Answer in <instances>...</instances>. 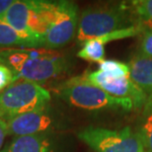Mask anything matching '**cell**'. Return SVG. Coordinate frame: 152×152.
Listing matches in <instances>:
<instances>
[{
	"label": "cell",
	"mask_w": 152,
	"mask_h": 152,
	"mask_svg": "<svg viewBox=\"0 0 152 152\" xmlns=\"http://www.w3.org/2000/svg\"><path fill=\"white\" fill-rule=\"evenodd\" d=\"M0 63L14 72L15 78L45 83L56 78L66 68L64 56L51 50H12L0 53Z\"/></svg>",
	"instance_id": "6da1fadb"
},
{
	"label": "cell",
	"mask_w": 152,
	"mask_h": 152,
	"mask_svg": "<svg viewBox=\"0 0 152 152\" xmlns=\"http://www.w3.org/2000/svg\"><path fill=\"white\" fill-rule=\"evenodd\" d=\"M129 78L146 95H152V57L135 53L127 63Z\"/></svg>",
	"instance_id": "30bf717a"
},
{
	"label": "cell",
	"mask_w": 152,
	"mask_h": 152,
	"mask_svg": "<svg viewBox=\"0 0 152 152\" xmlns=\"http://www.w3.org/2000/svg\"><path fill=\"white\" fill-rule=\"evenodd\" d=\"M138 118L137 130L145 152H152V95H147Z\"/></svg>",
	"instance_id": "5bb4252c"
},
{
	"label": "cell",
	"mask_w": 152,
	"mask_h": 152,
	"mask_svg": "<svg viewBox=\"0 0 152 152\" xmlns=\"http://www.w3.org/2000/svg\"><path fill=\"white\" fill-rule=\"evenodd\" d=\"M15 0H0V21H3L8 9L11 7Z\"/></svg>",
	"instance_id": "d6986e66"
},
{
	"label": "cell",
	"mask_w": 152,
	"mask_h": 152,
	"mask_svg": "<svg viewBox=\"0 0 152 152\" xmlns=\"http://www.w3.org/2000/svg\"><path fill=\"white\" fill-rule=\"evenodd\" d=\"M30 9H31V0H15L11 7L8 9L3 22L19 33L28 36H35L31 34L29 30Z\"/></svg>",
	"instance_id": "8fae6325"
},
{
	"label": "cell",
	"mask_w": 152,
	"mask_h": 152,
	"mask_svg": "<svg viewBox=\"0 0 152 152\" xmlns=\"http://www.w3.org/2000/svg\"><path fill=\"white\" fill-rule=\"evenodd\" d=\"M56 146L50 133L18 136L13 138L0 152H56Z\"/></svg>",
	"instance_id": "9c48e42d"
},
{
	"label": "cell",
	"mask_w": 152,
	"mask_h": 152,
	"mask_svg": "<svg viewBox=\"0 0 152 152\" xmlns=\"http://www.w3.org/2000/svg\"><path fill=\"white\" fill-rule=\"evenodd\" d=\"M14 72L7 65L0 63V92L7 88L14 81Z\"/></svg>",
	"instance_id": "e0dca14e"
},
{
	"label": "cell",
	"mask_w": 152,
	"mask_h": 152,
	"mask_svg": "<svg viewBox=\"0 0 152 152\" xmlns=\"http://www.w3.org/2000/svg\"><path fill=\"white\" fill-rule=\"evenodd\" d=\"M8 134L18 136L35 135L48 132L53 124V120L48 108L19 115L6 121Z\"/></svg>",
	"instance_id": "ba28073f"
},
{
	"label": "cell",
	"mask_w": 152,
	"mask_h": 152,
	"mask_svg": "<svg viewBox=\"0 0 152 152\" xmlns=\"http://www.w3.org/2000/svg\"><path fill=\"white\" fill-rule=\"evenodd\" d=\"M84 76L88 81L106 93L118 98L132 101L134 109H141L147 99V95L143 90L140 89L129 77L111 79L105 77L99 70L88 72Z\"/></svg>",
	"instance_id": "52a82bcc"
},
{
	"label": "cell",
	"mask_w": 152,
	"mask_h": 152,
	"mask_svg": "<svg viewBox=\"0 0 152 152\" xmlns=\"http://www.w3.org/2000/svg\"><path fill=\"white\" fill-rule=\"evenodd\" d=\"M105 45L99 38L90 39L82 45L81 50L77 53L79 58L89 62L101 63L105 60Z\"/></svg>",
	"instance_id": "9a60e30c"
},
{
	"label": "cell",
	"mask_w": 152,
	"mask_h": 152,
	"mask_svg": "<svg viewBox=\"0 0 152 152\" xmlns=\"http://www.w3.org/2000/svg\"><path fill=\"white\" fill-rule=\"evenodd\" d=\"M77 26V5L71 1H57L53 19L42 37V47L48 50L64 47L73 39Z\"/></svg>",
	"instance_id": "8992f818"
},
{
	"label": "cell",
	"mask_w": 152,
	"mask_h": 152,
	"mask_svg": "<svg viewBox=\"0 0 152 152\" xmlns=\"http://www.w3.org/2000/svg\"><path fill=\"white\" fill-rule=\"evenodd\" d=\"M8 134V126L5 121L0 118V151L2 150V145L6 135Z\"/></svg>",
	"instance_id": "ffe728a7"
},
{
	"label": "cell",
	"mask_w": 152,
	"mask_h": 152,
	"mask_svg": "<svg viewBox=\"0 0 152 152\" xmlns=\"http://www.w3.org/2000/svg\"><path fill=\"white\" fill-rule=\"evenodd\" d=\"M58 92L69 105L82 110L132 111L134 109L132 101L106 93L88 81L85 76H76L65 81L59 86Z\"/></svg>",
	"instance_id": "3957f363"
},
{
	"label": "cell",
	"mask_w": 152,
	"mask_h": 152,
	"mask_svg": "<svg viewBox=\"0 0 152 152\" xmlns=\"http://www.w3.org/2000/svg\"><path fill=\"white\" fill-rule=\"evenodd\" d=\"M50 91L35 82L17 79L0 92V118L5 121L19 115L48 108Z\"/></svg>",
	"instance_id": "277c9868"
},
{
	"label": "cell",
	"mask_w": 152,
	"mask_h": 152,
	"mask_svg": "<svg viewBox=\"0 0 152 152\" xmlns=\"http://www.w3.org/2000/svg\"><path fill=\"white\" fill-rule=\"evenodd\" d=\"M0 47H42V39L19 33L3 21H0Z\"/></svg>",
	"instance_id": "7c38bea8"
},
{
	"label": "cell",
	"mask_w": 152,
	"mask_h": 152,
	"mask_svg": "<svg viewBox=\"0 0 152 152\" xmlns=\"http://www.w3.org/2000/svg\"><path fill=\"white\" fill-rule=\"evenodd\" d=\"M126 4L132 26L139 30L140 35L152 31V0H135Z\"/></svg>",
	"instance_id": "4fadbf2b"
},
{
	"label": "cell",
	"mask_w": 152,
	"mask_h": 152,
	"mask_svg": "<svg viewBox=\"0 0 152 152\" xmlns=\"http://www.w3.org/2000/svg\"><path fill=\"white\" fill-rule=\"evenodd\" d=\"M132 26L126 3L93 6L84 9L78 19L76 39L78 45Z\"/></svg>",
	"instance_id": "7a4b0ae2"
},
{
	"label": "cell",
	"mask_w": 152,
	"mask_h": 152,
	"mask_svg": "<svg viewBox=\"0 0 152 152\" xmlns=\"http://www.w3.org/2000/svg\"><path fill=\"white\" fill-rule=\"evenodd\" d=\"M99 71L105 77L111 79H120L129 77V67L127 63L115 59H105L99 63Z\"/></svg>",
	"instance_id": "2e32d148"
},
{
	"label": "cell",
	"mask_w": 152,
	"mask_h": 152,
	"mask_svg": "<svg viewBox=\"0 0 152 152\" xmlns=\"http://www.w3.org/2000/svg\"><path fill=\"white\" fill-rule=\"evenodd\" d=\"M139 53L145 56L152 57V31L141 34V41L139 45Z\"/></svg>",
	"instance_id": "ac0fdd59"
},
{
	"label": "cell",
	"mask_w": 152,
	"mask_h": 152,
	"mask_svg": "<svg viewBox=\"0 0 152 152\" xmlns=\"http://www.w3.org/2000/svg\"><path fill=\"white\" fill-rule=\"evenodd\" d=\"M77 135L95 152H145L140 136L129 126L121 129L88 126Z\"/></svg>",
	"instance_id": "5b68a950"
}]
</instances>
